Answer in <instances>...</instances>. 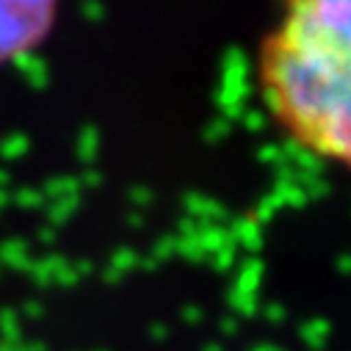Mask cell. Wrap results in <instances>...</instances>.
<instances>
[{
	"label": "cell",
	"mask_w": 351,
	"mask_h": 351,
	"mask_svg": "<svg viewBox=\"0 0 351 351\" xmlns=\"http://www.w3.org/2000/svg\"><path fill=\"white\" fill-rule=\"evenodd\" d=\"M252 72L274 130L351 178V0H277Z\"/></svg>",
	"instance_id": "6da1fadb"
},
{
	"label": "cell",
	"mask_w": 351,
	"mask_h": 351,
	"mask_svg": "<svg viewBox=\"0 0 351 351\" xmlns=\"http://www.w3.org/2000/svg\"><path fill=\"white\" fill-rule=\"evenodd\" d=\"M61 0H0V66L34 53L53 31Z\"/></svg>",
	"instance_id": "7a4b0ae2"
}]
</instances>
